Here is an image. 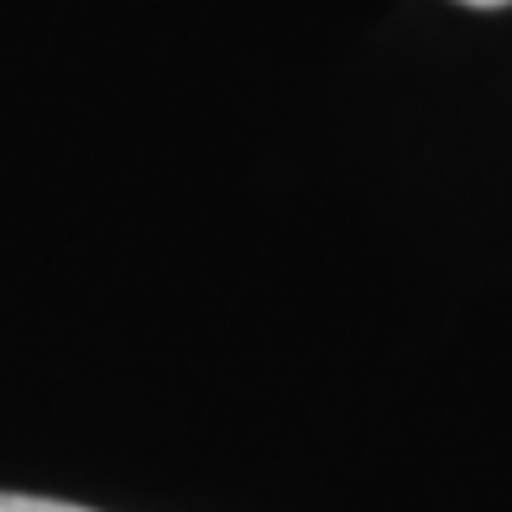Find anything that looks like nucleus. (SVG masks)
<instances>
[{
    "label": "nucleus",
    "instance_id": "1",
    "mask_svg": "<svg viewBox=\"0 0 512 512\" xmlns=\"http://www.w3.org/2000/svg\"><path fill=\"white\" fill-rule=\"evenodd\" d=\"M0 512H89V507L53 502V497H21V492H0Z\"/></svg>",
    "mask_w": 512,
    "mask_h": 512
},
{
    "label": "nucleus",
    "instance_id": "2",
    "mask_svg": "<svg viewBox=\"0 0 512 512\" xmlns=\"http://www.w3.org/2000/svg\"><path fill=\"white\" fill-rule=\"evenodd\" d=\"M460 6H481V11H497V6H512V0H460Z\"/></svg>",
    "mask_w": 512,
    "mask_h": 512
}]
</instances>
